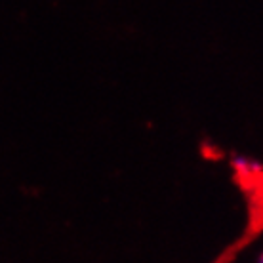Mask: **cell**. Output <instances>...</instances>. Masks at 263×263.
<instances>
[{
    "mask_svg": "<svg viewBox=\"0 0 263 263\" xmlns=\"http://www.w3.org/2000/svg\"><path fill=\"white\" fill-rule=\"evenodd\" d=\"M259 263H263V257H261V261H259Z\"/></svg>",
    "mask_w": 263,
    "mask_h": 263,
    "instance_id": "obj_2",
    "label": "cell"
},
{
    "mask_svg": "<svg viewBox=\"0 0 263 263\" xmlns=\"http://www.w3.org/2000/svg\"><path fill=\"white\" fill-rule=\"evenodd\" d=\"M235 181L240 187V191L246 195L248 202V225L242 237L223 252L216 263H231L244 246L254 240L263 231V168L257 164H248L244 160H235Z\"/></svg>",
    "mask_w": 263,
    "mask_h": 263,
    "instance_id": "obj_1",
    "label": "cell"
}]
</instances>
